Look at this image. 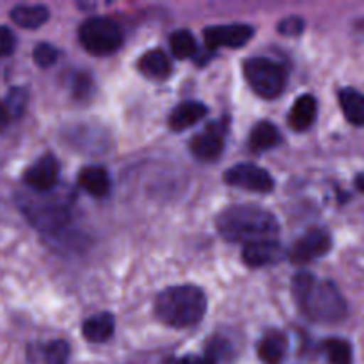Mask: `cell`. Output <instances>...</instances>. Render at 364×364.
<instances>
[{"label": "cell", "mask_w": 364, "mask_h": 364, "mask_svg": "<svg viewBox=\"0 0 364 364\" xmlns=\"http://www.w3.org/2000/svg\"><path fill=\"white\" fill-rule=\"evenodd\" d=\"M217 230L226 240L255 244L272 242L279 235V223L269 210L256 205H235L217 217Z\"/></svg>", "instance_id": "cell-1"}, {"label": "cell", "mask_w": 364, "mask_h": 364, "mask_svg": "<svg viewBox=\"0 0 364 364\" xmlns=\"http://www.w3.org/2000/svg\"><path fill=\"white\" fill-rule=\"evenodd\" d=\"M294 295L299 308L313 322H340L347 315V302L329 281H318L311 274L301 272L294 277Z\"/></svg>", "instance_id": "cell-2"}, {"label": "cell", "mask_w": 364, "mask_h": 364, "mask_svg": "<svg viewBox=\"0 0 364 364\" xmlns=\"http://www.w3.org/2000/svg\"><path fill=\"white\" fill-rule=\"evenodd\" d=\"M206 313V297L192 284L166 288L155 301V315L166 326L187 329L201 322Z\"/></svg>", "instance_id": "cell-3"}, {"label": "cell", "mask_w": 364, "mask_h": 364, "mask_svg": "<svg viewBox=\"0 0 364 364\" xmlns=\"http://www.w3.org/2000/svg\"><path fill=\"white\" fill-rule=\"evenodd\" d=\"M18 206L32 226L38 228L39 231H46V233L60 230L70 220V208L66 203L50 196V192L21 196L18 199Z\"/></svg>", "instance_id": "cell-4"}, {"label": "cell", "mask_w": 364, "mask_h": 364, "mask_svg": "<svg viewBox=\"0 0 364 364\" xmlns=\"http://www.w3.org/2000/svg\"><path fill=\"white\" fill-rule=\"evenodd\" d=\"M244 75L252 91L262 98H276L284 91L287 71L276 60L265 57H255L245 60Z\"/></svg>", "instance_id": "cell-5"}, {"label": "cell", "mask_w": 364, "mask_h": 364, "mask_svg": "<svg viewBox=\"0 0 364 364\" xmlns=\"http://www.w3.org/2000/svg\"><path fill=\"white\" fill-rule=\"evenodd\" d=\"M82 46L92 55H109L123 45V32L109 18H89L78 28Z\"/></svg>", "instance_id": "cell-6"}, {"label": "cell", "mask_w": 364, "mask_h": 364, "mask_svg": "<svg viewBox=\"0 0 364 364\" xmlns=\"http://www.w3.org/2000/svg\"><path fill=\"white\" fill-rule=\"evenodd\" d=\"M224 181L231 187L244 188L249 192H262L267 194L274 188V178L270 176L269 171L255 166V164H238L231 167L224 174Z\"/></svg>", "instance_id": "cell-7"}, {"label": "cell", "mask_w": 364, "mask_h": 364, "mask_svg": "<svg viewBox=\"0 0 364 364\" xmlns=\"http://www.w3.org/2000/svg\"><path fill=\"white\" fill-rule=\"evenodd\" d=\"M331 235L320 228H311L306 231L301 238L294 244L290 251V259L295 265H306L316 258H322L331 251Z\"/></svg>", "instance_id": "cell-8"}, {"label": "cell", "mask_w": 364, "mask_h": 364, "mask_svg": "<svg viewBox=\"0 0 364 364\" xmlns=\"http://www.w3.org/2000/svg\"><path fill=\"white\" fill-rule=\"evenodd\" d=\"M255 36L251 25H213L205 28V43L212 50L215 48H240L247 45L249 39Z\"/></svg>", "instance_id": "cell-9"}, {"label": "cell", "mask_w": 364, "mask_h": 364, "mask_svg": "<svg viewBox=\"0 0 364 364\" xmlns=\"http://www.w3.org/2000/svg\"><path fill=\"white\" fill-rule=\"evenodd\" d=\"M57 180H59V162L52 155L41 156L23 174L25 185L38 194L52 192Z\"/></svg>", "instance_id": "cell-10"}, {"label": "cell", "mask_w": 364, "mask_h": 364, "mask_svg": "<svg viewBox=\"0 0 364 364\" xmlns=\"http://www.w3.org/2000/svg\"><path fill=\"white\" fill-rule=\"evenodd\" d=\"M224 149V127L213 123L206 127L205 132L192 137L191 151L192 155L203 162H212L220 156Z\"/></svg>", "instance_id": "cell-11"}, {"label": "cell", "mask_w": 364, "mask_h": 364, "mask_svg": "<svg viewBox=\"0 0 364 364\" xmlns=\"http://www.w3.org/2000/svg\"><path fill=\"white\" fill-rule=\"evenodd\" d=\"M242 256H244L245 265L256 269V267L272 265V263L279 262V259L284 256V251L276 240L255 242V244L244 245V252H242Z\"/></svg>", "instance_id": "cell-12"}, {"label": "cell", "mask_w": 364, "mask_h": 364, "mask_svg": "<svg viewBox=\"0 0 364 364\" xmlns=\"http://www.w3.org/2000/svg\"><path fill=\"white\" fill-rule=\"evenodd\" d=\"M316 110H318V107H316L315 96L302 95L301 98H297V102L291 107L290 116H288V124L291 127V130H308V128L315 123Z\"/></svg>", "instance_id": "cell-13"}, {"label": "cell", "mask_w": 364, "mask_h": 364, "mask_svg": "<svg viewBox=\"0 0 364 364\" xmlns=\"http://www.w3.org/2000/svg\"><path fill=\"white\" fill-rule=\"evenodd\" d=\"M78 185L92 198H105L110 192V176L103 167H84L78 174Z\"/></svg>", "instance_id": "cell-14"}, {"label": "cell", "mask_w": 364, "mask_h": 364, "mask_svg": "<svg viewBox=\"0 0 364 364\" xmlns=\"http://www.w3.org/2000/svg\"><path fill=\"white\" fill-rule=\"evenodd\" d=\"M206 114H208V109H206L203 103L185 102L173 110V114H171L169 117V127L173 128L174 132L187 130L192 124L201 121Z\"/></svg>", "instance_id": "cell-15"}, {"label": "cell", "mask_w": 364, "mask_h": 364, "mask_svg": "<svg viewBox=\"0 0 364 364\" xmlns=\"http://www.w3.org/2000/svg\"><path fill=\"white\" fill-rule=\"evenodd\" d=\"M287 336L279 331H270L259 341L258 355L265 364H279L287 355Z\"/></svg>", "instance_id": "cell-16"}, {"label": "cell", "mask_w": 364, "mask_h": 364, "mask_svg": "<svg viewBox=\"0 0 364 364\" xmlns=\"http://www.w3.org/2000/svg\"><path fill=\"white\" fill-rule=\"evenodd\" d=\"M139 70L144 77L151 78V80H164L169 77L171 73V63L169 57L162 52V50H151L146 52L139 60Z\"/></svg>", "instance_id": "cell-17"}, {"label": "cell", "mask_w": 364, "mask_h": 364, "mask_svg": "<svg viewBox=\"0 0 364 364\" xmlns=\"http://www.w3.org/2000/svg\"><path fill=\"white\" fill-rule=\"evenodd\" d=\"M281 141H283V137H281L276 124L269 123V121H262V123H258L252 128L251 137H249V146H251L252 151L262 153L279 146Z\"/></svg>", "instance_id": "cell-18"}, {"label": "cell", "mask_w": 364, "mask_h": 364, "mask_svg": "<svg viewBox=\"0 0 364 364\" xmlns=\"http://www.w3.org/2000/svg\"><path fill=\"white\" fill-rule=\"evenodd\" d=\"M82 334L91 343H103L114 334V318L109 313L91 316L82 326Z\"/></svg>", "instance_id": "cell-19"}, {"label": "cell", "mask_w": 364, "mask_h": 364, "mask_svg": "<svg viewBox=\"0 0 364 364\" xmlns=\"http://www.w3.org/2000/svg\"><path fill=\"white\" fill-rule=\"evenodd\" d=\"M48 16V9L45 6H39V4H36V6H25V4H21V6L13 7V11H11V20L16 25H20V27L31 28V31L46 23Z\"/></svg>", "instance_id": "cell-20"}, {"label": "cell", "mask_w": 364, "mask_h": 364, "mask_svg": "<svg viewBox=\"0 0 364 364\" xmlns=\"http://www.w3.org/2000/svg\"><path fill=\"white\" fill-rule=\"evenodd\" d=\"M340 105L345 117L355 127H364V95L352 87L340 91Z\"/></svg>", "instance_id": "cell-21"}, {"label": "cell", "mask_w": 364, "mask_h": 364, "mask_svg": "<svg viewBox=\"0 0 364 364\" xmlns=\"http://www.w3.org/2000/svg\"><path fill=\"white\" fill-rule=\"evenodd\" d=\"M171 50L176 59H191L192 55H196L198 43L188 31H176L171 36Z\"/></svg>", "instance_id": "cell-22"}, {"label": "cell", "mask_w": 364, "mask_h": 364, "mask_svg": "<svg viewBox=\"0 0 364 364\" xmlns=\"http://www.w3.org/2000/svg\"><path fill=\"white\" fill-rule=\"evenodd\" d=\"M323 348L331 364H352V347L348 341L333 338L326 341Z\"/></svg>", "instance_id": "cell-23"}, {"label": "cell", "mask_w": 364, "mask_h": 364, "mask_svg": "<svg viewBox=\"0 0 364 364\" xmlns=\"http://www.w3.org/2000/svg\"><path fill=\"white\" fill-rule=\"evenodd\" d=\"M68 358H70V347L63 340L52 341L43 350L45 364H68Z\"/></svg>", "instance_id": "cell-24"}, {"label": "cell", "mask_w": 364, "mask_h": 364, "mask_svg": "<svg viewBox=\"0 0 364 364\" xmlns=\"http://www.w3.org/2000/svg\"><path fill=\"white\" fill-rule=\"evenodd\" d=\"M27 100H28V95H27V89L23 87H14L11 89L9 95H7L6 98V107L9 109L11 112V117H18L23 114L25 107H27Z\"/></svg>", "instance_id": "cell-25"}, {"label": "cell", "mask_w": 364, "mask_h": 364, "mask_svg": "<svg viewBox=\"0 0 364 364\" xmlns=\"http://www.w3.org/2000/svg\"><path fill=\"white\" fill-rule=\"evenodd\" d=\"M32 55H34V60L38 66L50 68L52 64H55L59 52H57L55 46H52L50 43H39L34 48V53H32Z\"/></svg>", "instance_id": "cell-26"}, {"label": "cell", "mask_w": 364, "mask_h": 364, "mask_svg": "<svg viewBox=\"0 0 364 364\" xmlns=\"http://www.w3.org/2000/svg\"><path fill=\"white\" fill-rule=\"evenodd\" d=\"M16 48V36L9 27L0 25V57H7Z\"/></svg>", "instance_id": "cell-27"}, {"label": "cell", "mask_w": 364, "mask_h": 364, "mask_svg": "<svg viewBox=\"0 0 364 364\" xmlns=\"http://www.w3.org/2000/svg\"><path fill=\"white\" fill-rule=\"evenodd\" d=\"M304 28V20L299 16H288L279 23V32L284 36H299Z\"/></svg>", "instance_id": "cell-28"}, {"label": "cell", "mask_w": 364, "mask_h": 364, "mask_svg": "<svg viewBox=\"0 0 364 364\" xmlns=\"http://www.w3.org/2000/svg\"><path fill=\"white\" fill-rule=\"evenodd\" d=\"M169 364H215L208 355H185V358L173 359Z\"/></svg>", "instance_id": "cell-29"}, {"label": "cell", "mask_w": 364, "mask_h": 364, "mask_svg": "<svg viewBox=\"0 0 364 364\" xmlns=\"http://www.w3.org/2000/svg\"><path fill=\"white\" fill-rule=\"evenodd\" d=\"M9 121H11L9 109L6 107V103L0 102V130H4V128L7 127V124H9Z\"/></svg>", "instance_id": "cell-30"}, {"label": "cell", "mask_w": 364, "mask_h": 364, "mask_svg": "<svg viewBox=\"0 0 364 364\" xmlns=\"http://www.w3.org/2000/svg\"><path fill=\"white\" fill-rule=\"evenodd\" d=\"M355 183H358V187L364 192V174H359L358 180H355Z\"/></svg>", "instance_id": "cell-31"}]
</instances>
